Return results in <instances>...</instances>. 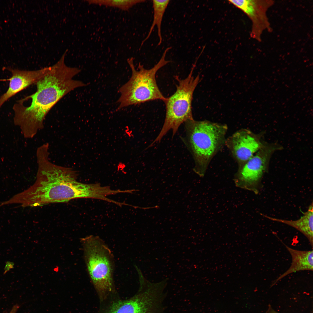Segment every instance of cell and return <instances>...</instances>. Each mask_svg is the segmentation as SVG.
<instances>
[{"mask_svg": "<svg viewBox=\"0 0 313 313\" xmlns=\"http://www.w3.org/2000/svg\"><path fill=\"white\" fill-rule=\"evenodd\" d=\"M66 52L36 83V92L14 105V124L20 127L25 137L32 135V128L41 125L48 112L61 99L77 88L86 85L73 79L81 70L65 65Z\"/></svg>", "mask_w": 313, "mask_h": 313, "instance_id": "1", "label": "cell"}, {"mask_svg": "<svg viewBox=\"0 0 313 313\" xmlns=\"http://www.w3.org/2000/svg\"><path fill=\"white\" fill-rule=\"evenodd\" d=\"M77 174L69 170L43 168L39 170L36 180L30 187L9 200L10 204L23 207L40 206L68 202L77 199L103 200L105 189L100 183L87 184L77 181Z\"/></svg>", "mask_w": 313, "mask_h": 313, "instance_id": "2", "label": "cell"}, {"mask_svg": "<svg viewBox=\"0 0 313 313\" xmlns=\"http://www.w3.org/2000/svg\"><path fill=\"white\" fill-rule=\"evenodd\" d=\"M184 142L193 158V170L204 176L211 160L225 144L228 127L225 124L194 119L185 122Z\"/></svg>", "mask_w": 313, "mask_h": 313, "instance_id": "3", "label": "cell"}, {"mask_svg": "<svg viewBox=\"0 0 313 313\" xmlns=\"http://www.w3.org/2000/svg\"><path fill=\"white\" fill-rule=\"evenodd\" d=\"M80 241L89 276L101 303L116 293L113 254L97 236L90 235L81 238Z\"/></svg>", "mask_w": 313, "mask_h": 313, "instance_id": "4", "label": "cell"}, {"mask_svg": "<svg viewBox=\"0 0 313 313\" xmlns=\"http://www.w3.org/2000/svg\"><path fill=\"white\" fill-rule=\"evenodd\" d=\"M171 48V47L167 48L158 63L149 69H145L139 63L137 70L133 58L127 59L132 75L129 80L118 90L121 95L117 101L119 104L118 110L151 101L159 99L164 102L166 100L167 97L163 95L157 84L156 75L159 69L170 62L165 59V57Z\"/></svg>", "mask_w": 313, "mask_h": 313, "instance_id": "5", "label": "cell"}, {"mask_svg": "<svg viewBox=\"0 0 313 313\" xmlns=\"http://www.w3.org/2000/svg\"><path fill=\"white\" fill-rule=\"evenodd\" d=\"M139 280V289L133 296L122 299L113 294L100 303L98 313H164L165 284L151 283L143 275Z\"/></svg>", "mask_w": 313, "mask_h": 313, "instance_id": "6", "label": "cell"}, {"mask_svg": "<svg viewBox=\"0 0 313 313\" xmlns=\"http://www.w3.org/2000/svg\"><path fill=\"white\" fill-rule=\"evenodd\" d=\"M194 63L188 77L183 79L176 76L178 82L175 92L164 102L166 107V114L162 128L158 136L149 146L159 142L170 130H172L173 136L180 126L183 123L193 119L192 102L193 94L200 81L199 75L194 77L193 70Z\"/></svg>", "mask_w": 313, "mask_h": 313, "instance_id": "7", "label": "cell"}, {"mask_svg": "<svg viewBox=\"0 0 313 313\" xmlns=\"http://www.w3.org/2000/svg\"><path fill=\"white\" fill-rule=\"evenodd\" d=\"M281 148L278 144L265 143L253 156L239 167L234 178L235 185L258 194L262 177L267 171L272 156Z\"/></svg>", "mask_w": 313, "mask_h": 313, "instance_id": "8", "label": "cell"}, {"mask_svg": "<svg viewBox=\"0 0 313 313\" xmlns=\"http://www.w3.org/2000/svg\"><path fill=\"white\" fill-rule=\"evenodd\" d=\"M261 134L242 129L226 139L225 144L240 166L253 156L265 142Z\"/></svg>", "mask_w": 313, "mask_h": 313, "instance_id": "9", "label": "cell"}, {"mask_svg": "<svg viewBox=\"0 0 313 313\" xmlns=\"http://www.w3.org/2000/svg\"><path fill=\"white\" fill-rule=\"evenodd\" d=\"M228 1L243 11L251 20L252 26L250 36L252 38L261 42V36L264 31H271L267 12L273 5V0H234Z\"/></svg>", "mask_w": 313, "mask_h": 313, "instance_id": "10", "label": "cell"}, {"mask_svg": "<svg viewBox=\"0 0 313 313\" xmlns=\"http://www.w3.org/2000/svg\"><path fill=\"white\" fill-rule=\"evenodd\" d=\"M50 69V66L35 70H22L9 68L11 73L9 87L6 92L0 97V108L11 97L37 81Z\"/></svg>", "mask_w": 313, "mask_h": 313, "instance_id": "11", "label": "cell"}, {"mask_svg": "<svg viewBox=\"0 0 313 313\" xmlns=\"http://www.w3.org/2000/svg\"><path fill=\"white\" fill-rule=\"evenodd\" d=\"M282 243L290 254L292 258L291 265L285 272L280 276L272 284L274 285L287 275L296 272L303 270H313V250L301 251L292 249Z\"/></svg>", "mask_w": 313, "mask_h": 313, "instance_id": "12", "label": "cell"}, {"mask_svg": "<svg viewBox=\"0 0 313 313\" xmlns=\"http://www.w3.org/2000/svg\"><path fill=\"white\" fill-rule=\"evenodd\" d=\"M303 216L295 220H286L273 218L263 214H261L272 221L281 223L293 227L304 234L308 239L313 248V203L309 206L307 210Z\"/></svg>", "mask_w": 313, "mask_h": 313, "instance_id": "13", "label": "cell"}, {"mask_svg": "<svg viewBox=\"0 0 313 313\" xmlns=\"http://www.w3.org/2000/svg\"><path fill=\"white\" fill-rule=\"evenodd\" d=\"M170 1V0H154L152 1L154 10L153 22L147 36L141 43V47L149 39L155 26H156L157 27L158 35L159 39V41L158 45L159 46L161 44L162 41L161 33V24L164 13Z\"/></svg>", "mask_w": 313, "mask_h": 313, "instance_id": "14", "label": "cell"}, {"mask_svg": "<svg viewBox=\"0 0 313 313\" xmlns=\"http://www.w3.org/2000/svg\"><path fill=\"white\" fill-rule=\"evenodd\" d=\"M89 4L112 7L119 8L122 10L128 11L134 6L145 0H88Z\"/></svg>", "mask_w": 313, "mask_h": 313, "instance_id": "15", "label": "cell"}, {"mask_svg": "<svg viewBox=\"0 0 313 313\" xmlns=\"http://www.w3.org/2000/svg\"><path fill=\"white\" fill-rule=\"evenodd\" d=\"M14 265V263L13 262L9 261H6L4 268L3 274H5L7 272L9 271L10 270L13 268Z\"/></svg>", "mask_w": 313, "mask_h": 313, "instance_id": "16", "label": "cell"}, {"mask_svg": "<svg viewBox=\"0 0 313 313\" xmlns=\"http://www.w3.org/2000/svg\"><path fill=\"white\" fill-rule=\"evenodd\" d=\"M19 308V306L16 304L12 307V309L9 313H16Z\"/></svg>", "mask_w": 313, "mask_h": 313, "instance_id": "17", "label": "cell"}, {"mask_svg": "<svg viewBox=\"0 0 313 313\" xmlns=\"http://www.w3.org/2000/svg\"><path fill=\"white\" fill-rule=\"evenodd\" d=\"M265 313H280L274 310L271 306L269 305Z\"/></svg>", "mask_w": 313, "mask_h": 313, "instance_id": "18", "label": "cell"}, {"mask_svg": "<svg viewBox=\"0 0 313 313\" xmlns=\"http://www.w3.org/2000/svg\"><path fill=\"white\" fill-rule=\"evenodd\" d=\"M0 81H5V80H4V79H2V80L1 79V80H0Z\"/></svg>", "mask_w": 313, "mask_h": 313, "instance_id": "19", "label": "cell"}]
</instances>
